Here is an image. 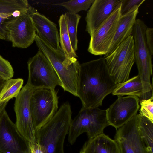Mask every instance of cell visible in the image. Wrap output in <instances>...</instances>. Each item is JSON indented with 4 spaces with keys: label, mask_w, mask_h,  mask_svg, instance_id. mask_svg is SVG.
I'll list each match as a JSON object with an SVG mask.
<instances>
[{
    "label": "cell",
    "mask_w": 153,
    "mask_h": 153,
    "mask_svg": "<svg viewBox=\"0 0 153 153\" xmlns=\"http://www.w3.org/2000/svg\"><path fill=\"white\" fill-rule=\"evenodd\" d=\"M117 85L109 74L104 57L80 64L77 93L82 107L102 106L104 99Z\"/></svg>",
    "instance_id": "obj_1"
},
{
    "label": "cell",
    "mask_w": 153,
    "mask_h": 153,
    "mask_svg": "<svg viewBox=\"0 0 153 153\" xmlns=\"http://www.w3.org/2000/svg\"><path fill=\"white\" fill-rule=\"evenodd\" d=\"M71 105L64 103L46 124L36 131V143L44 148L46 153H65L64 144L72 120Z\"/></svg>",
    "instance_id": "obj_2"
},
{
    "label": "cell",
    "mask_w": 153,
    "mask_h": 153,
    "mask_svg": "<svg viewBox=\"0 0 153 153\" xmlns=\"http://www.w3.org/2000/svg\"><path fill=\"white\" fill-rule=\"evenodd\" d=\"M34 41L39 49L50 62L58 75L64 91L78 97L80 65L77 59L71 60L62 51L56 50L36 34Z\"/></svg>",
    "instance_id": "obj_3"
},
{
    "label": "cell",
    "mask_w": 153,
    "mask_h": 153,
    "mask_svg": "<svg viewBox=\"0 0 153 153\" xmlns=\"http://www.w3.org/2000/svg\"><path fill=\"white\" fill-rule=\"evenodd\" d=\"M147 27L141 19H136L132 35L134 40L135 62L143 87V99H147L153 95L152 85L150 81L152 75L151 55L147 45L145 37Z\"/></svg>",
    "instance_id": "obj_4"
},
{
    "label": "cell",
    "mask_w": 153,
    "mask_h": 153,
    "mask_svg": "<svg viewBox=\"0 0 153 153\" xmlns=\"http://www.w3.org/2000/svg\"><path fill=\"white\" fill-rule=\"evenodd\" d=\"M109 125L106 110L82 107L71 122L68 134V141L74 144L84 133H87L89 139L91 138L103 133L104 129Z\"/></svg>",
    "instance_id": "obj_5"
},
{
    "label": "cell",
    "mask_w": 153,
    "mask_h": 153,
    "mask_svg": "<svg viewBox=\"0 0 153 153\" xmlns=\"http://www.w3.org/2000/svg\"><path fill=\"white\" fill-rule=\"evenodd\" d=\"M104 58L109 74L117 84L127 80L135 62L133 36H129L109 55Z\"/></svg>",
    "instance_id": "obj_6"
},
{
    "label": "cell",
    "mask_w": 153,
    "mask_h": 153,
    "mask_svg": "<svg viewBox=\"0 0 153 153\" xmlns=\"http://www.w3.org/2000/svg\"><path fill=\"white\" fill-rule=\"evenodd\" d=\"M28 72L27 83L34 89L55 90L62 87V83L50 62L39 50L27 62Z\"/></svg>",
    "instance_id": "obj_7"
},
{
    "label": "cell",
    "mask_w": 153,
    "mask_h": 153,
    "mask_svg": "<svg viewBox=\"0 0 153 153\" xmlns=\"http://www.w3.org/2000/svg\"><path fill=\"white\" fill-rule=\"evenodd\" d=\"M55 90H34L31 95L30 107L35 131L50 120L58 111L59 97Z\"/></svg>",
    "instance_id": "obj_8"
},
{
    "label": "cell",
    "mask_w": 153,
    "mask_h": 153,
    "mask_svg": "<svg viewBox=\"0 0 153 153\" xmlns=\"http://www.w3.org/2000/svg\"><path fill=\"white\" fill-rule=\"evenodd\" d=\"M34 89L27 83L15 98L14 110L15 125L18 130L29 144L36 143V132L32 121L30 102Z\"/></svg>",
    "instance_id": "obj_9"
},
{
    "label": "cell",
    "mask_w": 153,
    "mask_h": 153,
    "mask_svg": "<svg viewBox=\"0 0 153 153\" xmlns=\"http://www.w3.org/2000/svg\"><path fill=\"white\" fill-rule=\"evenodd\" d=\"M29 143L4 109L0 114V153H29Z\"/></svg>",
    "instance_id": "obj_10"
},
{
    "label": "cell",
    "mask_w": 153,
    "mask_h": 153,
    "mask_svg": "<svg viewBox=\"0 0 153 153\" xmlns=\"http://www.w3.org/2000/svg\"><path fill=\"white\" fill-rule=\"evenodd\" d=\"M35 10L31 6L27 11L8 25L9 41L12 42L13 47L26 48L34 41L36 31L30 15Z\"/></svg>",
    "instance_id": "obj_11"
},
{
    "label": "cell",
    "mask_w": 153,
    "mask_h": 153,
    "mask_svg": "<svg viewBox=\"0 0 153 153\" xmlns=\"http://www.w3.org/2000/svg\"><path fill=\"white\" fill-rule=\"evenodd\" d=\"M121 16L120 7L114 11L90 36L88 49L89 52L96 56L106 54L114 37Z\"/></svg>",
    "instance_id": "obj_12"
},
{
    "label": "cell",
    "mask_w": 153,
    "mask_h": 153,
    "mask_svg": "<svg viewBox=\"0 0 153 153\" xmlns=\"http://www.w3.org/2000/svg\"><path fill=\"white\" fill-rule=\"evenodd\" d=\"M138 114L117 129L114 140L120 153H149L138 129Z\"/></svg>",
    "instance_id": "obj_13"
},
{
    "label": "cell",
    "mask_w": 153,
    "mask_h": 153,
    "mask_svg": "<svg viewBox=\"0 0 153 153\" xmlns=\"http://www.w3.org/2000/svg\"><path fill=\"white\" fill-rule=\"evenodd\" d=\"M117 96L116 100L106 110L109 125L116 130L137 114L140 108V100L138 97Z\"/></svg>",
    "instance_id": "obj_14"
},
{
    "label": "cell",
    "mask_w": 153,
    "mask_h": 153,
    "mask_svg": "<svg viewBox=\"0 0 153 153\" xmlns=\"http://www.w3.org/2000/svg\"><path fill=\"white\" fill-rule=\"evenodd\" d=\"M122 0H94L88 11L86 31L91 36L121 6Z\"/></svg>",
    "instance_id": "obj_15"
},
{
    "label": "cell",
    "mask_w": 153,
    "mask_h": 153,
    "mask_svg": "<svg viewBox=\"0 0 153 153\" xmlns=\"http://www.w3.org/2000/svg\"><path fill=\"white\" fill-rule=\"evenodd\" d=\"M30 6L27 0H0V39L9 41L8 25Z\"/></svg>",
    "instance_id": "obj_16"
},
{
    "label": "cell",
    "mask_w": 153,
    "mask_h": 153,
    "mask_svg": "<svg viewBox=\"0 0 153 153\" xmlns=\"http://www.w3.org/2000/svg\"><path fill=\"white\" fill-rule=\"evenodd\" d=\"M30 16L38 35L55 49L62 51L56 25L35 9Z\"/></svg>",
    "instance_id": "obj_17"
},
{
    "label": "cell",
    "mask_w": 153,
    "mask_h": 153,
    "mask_svg": "<svg viewBox=\"0 0 153 153\" xmlns=\"http://www.w3.org/2000/svg\"><path fill=\"white\" fill-rule=\"evenodd\" d=\"M139 7L136 6L126 14L121 16L113 40L104 57L109 55L121 43L132 35Z\"/></svg>",
    "instance_id": "obj_18"
},
{
    "label": "cell",
    "mask_w": 153,
    "mask_h": 153,
    "mask_svg": "<svg viewBox=\"0 0 153 153\" xmlns=\"http://www.w3.org/2000/svg\"><path fill=\"white\" fill-rule=\"evenodd\" d=\"M79 153H120L118 145L104 133L85 142Z\"/></svg>",
    "instance_id": "obj_19"
},
{
    "label": "cell",
    "mask_w": 153,
    "mask_h": 153,
    "mask_svg": "<svg viewBox=\"0 0 153 153\" xmlns=\"http://www.w3.org/2000/svg\"><path fill=\"white\" fill-rule=\"evenodd\" d=\"M113 95L134 96L142 100L143 87L141 80L138 75L118 84L112 93Z\"/></svg>",
    "instance_id": "obj_20"
},
{
    "label": "cell",
    "mask_w": 153,
    "mask_h": 153,
    "mask_svg": "<svg viewBox=\"0 0 153 153\" xmlns=\"http://www.w3.org/2000/svg\"><path fill=\"white\" fill-rule=\"evenodd\" d=\"M58 22L59 26V41L62 50L66 57L68 59L73 60L77 59L76 58L78 56L71 45L64 14L60 16Z\"/></svg>",
    "instance_id": "obj_21"
},
{
    "label": "cell",
    "mask_w": 153,
    "mask_h": 153,
    "mask_svg": "<svg viewBox=\"0 0 153 153\" xmlns=\"http://www.w3.org/2000/svg\"><path fill=\"white\" fill-rule=\"evenodd\" d=\"M138 129L149 153H153V122L138 114Z\"/></svg>",
    "instance_id": "obj_22"
},
{
    "label": "cell",
    "mask_w": 153,
    "mask_h": 153,
    "mask_svg": "<svg viewBox=\"0 0 153 153\" xmlns=\"http://www.w3.org/2000/svg\"><path fill=\"white\" fill-rule=\"evenodd\" d=\"M24 80L22 78H12L7 80L0 91V104L8 102L16 98L21 90Z\"/></svg>",
    "instance_id": "obj_23"
},
{
    "label": "cell",
    "mask_w": 153,
    "mask_h": 153,
    "mask_svg": "<svg viewBox=\"0 0 153 153\" xmlns=\"http://www.w3.org/2000/svg\"><path fill=\"white\" fill-rule=\"evenodd\" d=\"M64 15L71 45L73 50L75 52L77 50V27L81 16L77 14L69 12L65 13Z\"/></svg>",
    "instance_id": "obj_24"
},
{
    "label": "cell",
    "mask_w": 153,
    "mask_h": 153,
    "mask_svg": "<svg viewBox=\"0 0 153 153\" xmlns=\"http://www.w3.org/2000/svg\"><path fill=\"white\" fill-rule=\"evenodd\" d=\"M94 1V0H72L55 4L64 7L71 13L77 14L80 11H86L88 10Z\"/></svg>",
    "instance_id": "obj_25"
},
{
    "label": "cell",
    "mask_w": 153,
    "mask_h": 153,
    "mask_svg": "<svg viewBox=\"0 0 153 153\" xmlns=\"http://www.w3.org/2000/svg\"><path fill=\"white\" fill-rule=\"evenodd\" d=\"M139 114L153 122V96L140 101Z\"/></svg>",
    "instance_id": "obj_26"
},
{
    "label": "cell",
    "mask_w": 153,
    "mask_h": 153,
    "mask_svg": "<svg viewBox=\"0 0 153 153\" xmlns=\"http://www.w3.org/2000/svg\"><path fill=\"white\" fill-rule=\"evenodd\" d=\"M14 74L10 62L0 55V77L7 81L12 78Z\"/></svg>",
    "instance_id": "obj_27"
},
{
    "label": "cell",
    "mask_w": 153,
    "mask_h": 153,
    "mask_svg": "<svg viewBox=\"0 0 153 153\" xmlns=\"http://www.w3.org/2000/svg\"><path fill=\"white\" fill-rule=\"evenodd\" d=\"M145 0H122L120 7L121 15H124L136 6L140 7Z\"/></svg>",
    "instance_id": "obj_28"
},
{
    "label": "cell",
    "mask_w": 153,
    "mask_h": 153,
    "mask_svg": "<svg viewBox=\"0 0 153 153\" xmlns=\"http://www.w3.org/2000/svg\"><path fill=\"white\" fill-rule=\"evenodd\" d=\"M145 40L147 45L152 56L153 54V29L146 28L145 33Z\"/></svg>",
    "instance_id": "obj_29"
},
{
    "label": "cell",
    "mask_w": 153,
    "mask_h": 153,
    "mask_svg": "<svg viewBox=\"0 0 153 153\" xmlns=\"http://www.w3.org/2000/svg\"><path fill=\"white\" fill-rule=\"evenodd\" d=\"M29 144L31 153H46L44 147L37 143Z\"/></svg>",
    "instance_id": "obj_30"
},
{
    "label": "cell",
    "mask_w": 153,
    "mask_h": 153,
    "mask_svg": "<svg viewBox=\"0 0 153 153\" xmlns=\"http://www.w3.org/2000/svg\"><path fill=\"white\" fill-rule=\"evenodd\" d=\"M6 81L0 77V91L1 89Z\"/></svg>",
    "instance_id": "obj_31"
},
{
    "label": "cell",
    "mask_w": 153,
    "mask_h": 153,
    "mask_svg": "<svg viewBox=\"0 0 153 153\" xmlns=\"http://www.w3.org/2000/svg\"><path fill=\"white\" fill-rule=\"evenodd\" d=\"M29 153H30V149H29Z\"/></svg>",
    "instance_id": "obj_32"
},
{
    "label": "cell",
    "mask_w": 153,
    "mask_h": 153,
    "mask_svg": "<svg viewBox=\"0 0 153 153\" xmlns=\"http://www.w3.org/2000/svg\"></svg>",
    "instance_id": "obj_33"
}]
</instances>
